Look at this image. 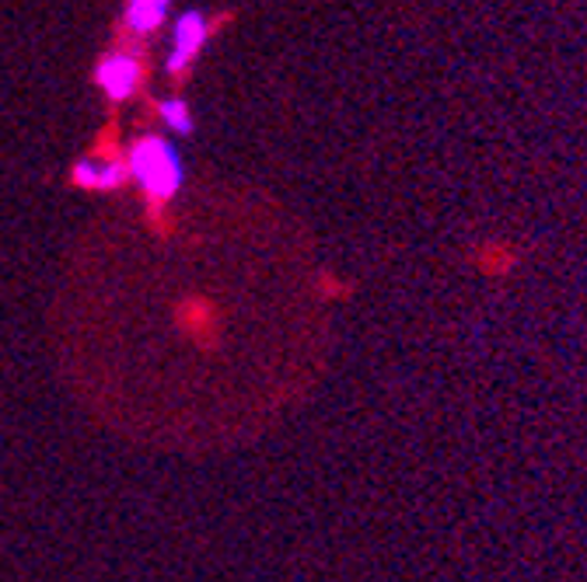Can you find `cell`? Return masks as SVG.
<instances>
[{"label":"cell","instance_id":"6da1fadb","mask_svg":"<svg viewBox=\"0 0 587 582\" xmlns=\"http://www.w3.org/2000/svg\"><path fill=\"white\" fill-rule=\"evenodd\" d=\"M130 178L137 181V189L157 202H168L183 193L186 185V160L178 147L162 133H147L126 154Z\"/></svg>","mask_w":587,"mask_h":582},{"label":"cell","instance_id":"7a4b0ae2","mask_svg":"<svg viewBox=\"0 0 587 582\" xmlns=\"http://www.w3.org/2000/svg\"><path fill=\"white\" fill-rule=\"evenodd\" d=\"M210 39V21L203 11H183L172 21V35H168V56H165V70L172 77L186 74V70L196 63V56L203 53V45Z\"/></svg>","mask_w":587,"mask_h":582},{"label":"cell","instance_id":"3957f363","mask_svg":"<svg viewBox=\"0 0 587 582\" xmlns=\"http://www.w3.org/2000/svg\"><path fill=\"white\" fill-rule=\"evenodd\" d=\"M141 77H144V63L137 53L130 50H116L105 53L95 66V84L109 102H130L141 91Z\"/></svg>","mask_w":587,"mask_h":582},{"label":"cell","instance_id":"277c9868","mask_svg":"<svg viewBox=\"0 0 587 582\" xmlns=\"http://www.w3.org/2000/svg\"><path fill=\"white\" fill-rule=\"evenodd\" d=\"M130 178L126 160L116 157H81L74 165V185L87 193H112V189H123Z\"/></svg>","mask_w":587,"mask_h":582},{"label":"cell","instance_id":"5b68a950","mask_svg":"<svg viewBox=\"0 0 587 582\" xmlns=\"http://www.w3.org/2000/svg\"><path fill=\"white\" fill-rule=\"evenodd\" d=\"M172 0H126L123 21L133 35H151L168 21Z\"/></svg>","mask_w":587,"mask_h":582},{"label":"cell","instance_id":"8992f818","mask_svg":"<svg viewBox=\"0 0 587 582\" xmlns=\"http://www.w3.org/2000/svg\"><path fill=\"white\" fill-rule=\"evenodd\" d=\"M157 115H162V126L168 129V136H189L196 129V115L186 98L157 102Z\"/></svg>","mask_w":587,"mask_h":582}]
</instances>
